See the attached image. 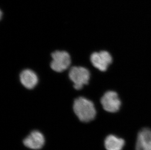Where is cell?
I'll list each match as a JSON object with an SVG mask.
<instances>
[{"label": "cell", "instance_id": "6da1fadb", "mask_svg": "<svg viewBox=\"0 0 151 150\" xmlns=\"http://www.w3.org/2000/svg\"><path fill=\"white\" fill-rule=\"evenodd\" d=\"M73 108L76 115L81 121L88 122L96 118V111L94 104L86 98L80 97L76 99Z\"/></svg>", "mask_w": 151, "mask_h": 150}, {"label": "cell", "instance_id": "7a4b0ae2", "mask_svg": "<svg viewBox=\"0 0 151 150\" xmlns=\"http://www.w3.org/2000/svg\"><path fill=\"white\" fill-rule=\"evenodd\" d=\"M68 76L76 90L81 89L84 85L88 84L90 79V72L83 67H73L70 70Z\"/></svg>", "mask_w": 151, "mask_h": 150}, {"label": "cell", "instance_id": "3957f363", "mask_svg": "<svg viewBox=\"0 0 151 150\" xmlns=\"http://www.w3.org/2000/svg\"><path fill=\"white\" fill-rule=\"evenodd\" d=\"M52 60L50 64L52 69L57 72H62L70 66L71 60L70 55L66 51H56L51 55Z\"/></svg>", "mask_w": 151, "mask_h": 150}, {"label": "cell", "instance_id": "277c9868", "mask_svg": "<svg viewBox=\"0 0 151 150\" xmlns=\"http://www.w3.org/2000/svg\"><path fill=\"white\" fill-rule=\"evenodd\" d=\"M101 104L105 110L110 113H115L119 110L121 102L116 92L109 91L101 98Z\"/></svg>", "mask_w": 151, "mask_h": 150}, {"label": "cell", "instance_id": "5b68a950", "mask_svg": "<svg viewBox=\"0 0 151 150\" xmlns=\"http://www.w3.org/2000/svg\"><path fill=\"white\" fill-rule=\"evenodd\" d=\"M91 61L96 68L100 71H105L112 62V57L108 52L101 51L91 54Z\"/></svg>", "mask_w": 151, "mask_h": 150}, {"label": "cell", "instance_id": "8992f818", "mask_svg": "<svg viewBox=\"0 0 151 150\" xmlns=\"http://www.w3.org/2000/svg\"><path fill=\"white\" fill-rule=\"evenodd\" d=\"M45 143L44 136L37 130L33 131L23 140L24 146L32 150H39L42 148Z\"/></svg>", "mask_w": 151, "mask_h": 150}, {"label": "cell", "instance_id": "52a82bcc", "mask_svg": "<svg viewBox=\"0 0 151 150\" xmlns=\"http://www.w3.org/2000/svg\"><path fill=\"white\" fill-rule=\"evenodd\" d=\"M136 150H151V129L145 128L140 131L137 136Z\"/></svg>", "mask_w": 151, "mask_h": 150}, {"label": "cell", "instance_id": "ba28073f", "mask_svg": "<svg viewBox=\"0 0 151 150\" xmlns=\"http://www.w3.org/2000/svg\"><path fill=\"white\" fill-rule=\"evenodd\" d=\"M20 78L22 84L29 89L34 88L38 82L37 75L32 70L26 69L22 71L20 74Z\"/></svg>", "mask_w": 151, "mask_h": 150}, {"label": "cell", "instance_id": "9c48e42d", "mask_svg": "<svg viewBox=\"0 0 151 150\" xmlns=\"http://www.w3.org/2000/svg\"><path fill=\"white\" fill-rule=\"evenodd\" d=\"M104 145L107 150H122L125 145V141L114 135H109L106 137Z\"/></svg>", "mask_w": 151, "mask_h": 150}]
</instances>
